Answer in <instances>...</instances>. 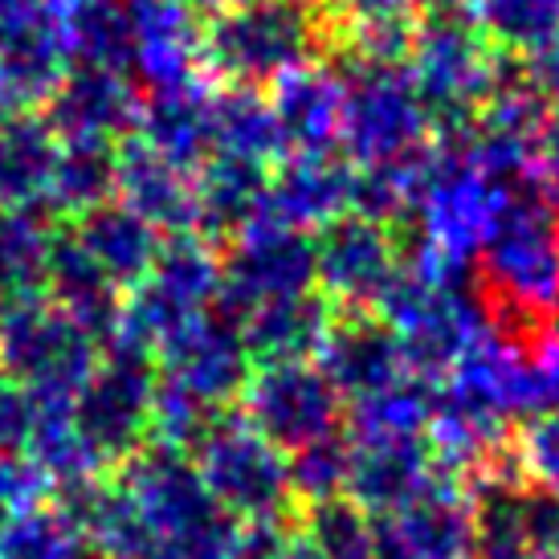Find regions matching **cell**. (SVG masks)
<instances>
[{
    "mask_svg": "<svg viewBox=\"0 0 559 559\" xmlns=\"http://www.w3.org/2000/svg\"><path fill=\"white\" fill-rule=\"evenodd\" d=\"M326 29L331 21L319 0H229L204 21V74L221 86L265 91L319 58Z\"/></svg>",
    "mask_w": 559,
    "mask_h": 559,
    "instance_id": "5",
    "label": "cell"
},
{
    "mask_svg": "<svg viewBox=\"0 0 559 559\" xmlns=\"http://www.w3.org/2000/svg\"><path fill=\"white\" fill-rule=\"evenodd\" d=\"M33 425H37V408L25 396V389L9 376H0V453L25 450Z\"/></svg>",
    "mask_w": 559,
    "mask_h": 559,
    "instance_id": "42",
    "label": "cell"
},
{
    "mask_svg": "<svg viewBox=\"0 0 559 559\" xmlns=\"http://www.w3.org/2000/svg\"><path fill=\"white\" fill-rule=\"evenodd\" d=\"M131 16V79L143 94L180 91L204 74L201 13L188 0H127Z\"/></svg>",
    "mask_w": 559,
    "mask_h": 559,
    "instance_id": "19",
    "label": "cell"
},
{
    "mask_svg": "<svg viewBox=\"0 0 559 559\" xmlns=\"http://www.w3.org/2000/svg\"><path fill=\"white\" fill-rule=\"evenodd\" d=\"M437 474L425 433H347V498L384 514L413 498Z\"/></svg>",
    "mask_w": 559,
    "mask_h": 559,
    "instance_id": "24",
    "label": "cell"
},
{
    "mask_svg": "<svg viewBox=\"0 0 559 559\" xmlns=\"http://www.w3.org/2000/svg\"><path fill=\"white\" fill-rule=\"evenodd\" d=\"M270 168L234 156H209L197 168V234L209 241H234L262 217Z\"/></svg>",
    "mask_w": 559,
    "mask_h": 559,
    "instance_id": "28",
    "label": "cell"
},
{
    "mask_svg": "<svg viewBox=\"0 0 559 559\" xmlns=\"http://www.w3.org/2000/svg\"><path fill=\"white\" fill-rule=\"evenodd\" d=\"M74 4H82V0H46V9H49L53 16H66L70 9H74Z\"/></svg>",
    "mask_w": 559,
    "mask_h": 559,
    "instance_id": "47",
    "label": "cell"
},
{
    "mask_svg": "<svg viewBox=\"0 0 559 559\" xmlns=\"http://www.w3.org/2000/svg\"><path fill=\"white\" fill-rule=\"evenodd\" d=\"M404 262V241L392 225L364 213H343L314 234V286L340 311L376 307Z\"/></svg>",
    "mask_w": 559,
    "mask_h": 559,
    "instance_id": "16",
    "label": "cell"
},
{
    "mask_svg": "<svg viewBox=\"0 0 559 559\" xmlns=\"http://www.w3.org/2000/svg\"><path fill=\"white\" fill-rule=\"evenodd\" d=\"M115 201L164 237L197 234V171L159 156L135 131L115 143Z\"/></svg>",
    "mask_w": 559,
    "mask_h": 559,
    "instance_id": "22",
    "label": "cell"
},
{
    "mask_svg": "<svg viewBox=\"0 0 559 559\" xmlns=\"http://www.w3.org/2000/svg\"><path fill=\"white\" fill-rule=\"evenodd\" d=\"M523 74H527V82L539 91L547 107L559 110V33L547 37L544 46L531 49L527 58H523Z\"/></svg>",
    "mask_w": 559,
    "mask_h": 559,
    "instance_id": "43",
    "label": "cell"
},
{
    "mask_svg": "<svg viewBox=\"0 0 559 559\" xmlns=\"http://www.w3.org/2000/svg\"><path fill=\"white\" fill-rule=\"evenodd\" d=\"M278 559H314V556L302 544H298V535H286V544H282V556Z\"/></svg>",
    "mask_w": 559,
    "mask_h": 559,
    "instance_id": "46",
    "label": "cell"
},
{
    "mask_svg": "<svg viewBox=\"0 0 559 559\" xmlns=\"http://www.w3.org/2000/svg\"><path fill=\"white\" fill-rule=\"evenodd\" d=\"M188 457L209 495L221 502V511L241 523H282L295 507L290 453L258 433L234 408L209 420Z\"/></svg>",
    "mask_w": 559,
    "mask_h": 559,
    "instance_id": "9",
    "label": "cell"
},
{
    "mask_svg": "<svg viewBox=\"0 0 559 559\" xmlns=\"http://www.w3.org/2000/svg\"><path fill=\"white\" fill-rule=\"evenodd\" d=\"M481 37L507 53L527 58L547 37L559 33V0H462Z\"/></svg>",
    "mask_w": 559,
    "mask_h": 559,
    "instance_id": "36",
    "label": "cell"
},
{
    "mask_svg": "<svg viewBox=\"0 0 559 559\" xmlns=\"http://www.w3.org/2000/svg\"><path fill=\"white\" fill-rule=\"evenodd\" d=\"M347 25L356 21H401V16H413V4L417 0H340Z\"/></svg>",
    "mask_w": 559,
    "mask_h": 559,
    "instance_id": "45",
    "label": "cell"
},
{
    "mask_svg": "<svg viewBox=\"0 0 559 559\" xmlns=\"http://www.w3.org/2000/svg\"><path fill=\"white\" fill-rule=\"evenodd\" d=\"M343 127L340 152L356 168L420 156L437 140L433 119L420 103L404 62L343 58Z\"/></svg>",
    "mask_w": 559,
    "mask_h": 559,
    "instance_id": "10",
    "label": "cell"
},
{
    "mask_svg": "<svg viewBox=\"0 0 559 559\" xmlns=\"http://www.w3.org/2000/svg\"><path fill=\"white\" fill-rule=\"evenodd\" d=\"M221 302V253L217 241L204 234H171L159 241L152 270L135 290L123 295L119 323L107 343L143 347L156 356V347L188 319L213 311ZM103 343V347H107Z\"/></svg>",
    "mask_w": 559,
    "mask_h": 559,
    "instance_id": "11",
    "label": "cell"
},
{
    "mask_svg": "<svg viewBox=\"0 0 559 559\" xmlns=\"http://www.w3.org/2000/svg\"><path fill=\"white\" fill-rule=\"evenodd\" d=\"M66 237L70 246L79 249L82 258L103 274V278L127 295L143 282V274L152 270L159 253V241L164 234L152 229L143 217H135L131 209H123L119 201H107L82 213L79 221H66Z\"/></svg>",
    "mask_w": 559,
    "mask_h": 559,
    "instance_id": "26",
    "label": "cell"
},
{
    "mask_svg": "<svg viewBox=\"0 0 559 559\" xmlns=\"http://www.w3.org/2000/svg\"><path fill=\"white\" fill-rule=\"evenodd\" d=\"M314 364L323 368L331 389L343 404H356L372 392L389 389L413 372L404 347L384 319L376 311H340L326 331L323 347L314 352Z\"/></svg>",
    "mask_w": 559,
    "mask_h": 559,
    "instance_id": "21",
    "label": "cell"
},
{
    "mask_svg": "<svg viewBox=\"0 0 559 559\" xmlns=\"http://www.w3.org/2000/svg\"><path fill=\"white\" fill-rule=\"evenodd\" d=\"M143 86L127 70L103 66H70L62 86L46 103V123L58 140L115 143L140 127Z\"/></svg>",
    "mask_w": 559,
    "mask_h": 559,
    "instance_id": "20",
    "label": "cell"
},
{
    "mask_svg": "<svg viewBox=\"0 0 559 559\" xmlns=\"http://www.w3.org/2000/svg\"><path fill=\"white\" fill-rule=\"evenodd\" d=\"M107 201H115V147L58 140V159L46 188V217L79 221Z\"/></svg>",
    "mask_w": 559,
    "mask_h": 559,
    "instance_id": "33",
    "label": "cell"
},
{
    "mask_svg": "<svg viewBox=\"0 0 559 559\" xmlns=\"http://www.w3.org/2000/svg\"><path fill=\"white\" fill-rule=\"evenodd\" d=\"M58 229L37 209H0V295L46 290Z\"/></svg>",
    "mask_w": 559,
    "mask_h": 559,
    "instance_id": "34",
    "label": "cell"
},
{
    "mask_svg": "<svg viewBox=\"0 0 559 559\" xmlns=\"http://www.w3.org/2000/svg\"><path fill=\"white\" fill-rule=\"evenodd\" d=\"M156 356L127 343H107L98 368L74 401V425L110 469L140 453L152 437Z\"/></svg>",
    "mask_w": 559,
    "mask_h": 559,
    "instance_id": "12",
    "label": "cell"
},
{
    "mask_svg": "<svg viewBox=\"0 0 559 559\" xmlns=\"http://www.w3.org/2000/svg\"><path fill=\"white\" fill-rule=\"evenodd\" d=\"M70 66L62 21L49 13L46 0H29L25 9L0 16V119L46 110Z\"/></svg>",
    "mask_w": 559,
    "mask_h": 559,
    "instance_id": "18",
    "label": "cell"
},
{
    "mask_svg": "<svg viewBox=\"0 0 559 559\" xmlns=\"http://www.w3.org/2000/svg\"><path fill=\"white\" fill-rule=\"evenodd\" d=\"M376 559H474V502L462 474L437 466L413 498L372 514Z\"/></svg>",
    "mask_w": 559,
    "mask_h": 559,
    "instance_id": "15",
    "label": "cell"
},
{
    "mask_svg": "<svg viewBox=\"0 0 559 559\" xmlns=\"http://www.w3.org/2000/svg\"><path fill=\"white\" fill-rule=\"evenodd\" d=\"M335 314H340V307L323 290H307V295L274 298V302L253 307L237 319V326H241V340H246L253 364H262V359H314Z\"/></svg>",
    "mask_w": 559,
    "mask_h": 559,
    "instance_id": "27",
    "label": "cell"
},
{
    "mask_svg": "<svg viewBox=\"0 0 559 559\" xmlns=\"http://www.w3.org/2000/svg\"><path fill=\"white\" fill-rule=\"evenodd\" d=\"M531 180L551 192L559 201V110H547L544 131L535 140V168H531Z\"/></svg>",
    "mask_w": 559,
    "mask_h": 559,
    "instance_id": "44",
    "label": "cell"
},
{
    "mask_svg": "<svg viewBox=\"0 0 559 559\" xmlns=\"http://www.w3.org/2000/svg\"><path fill=\"white\" fill-rule=\"evenodd\" d=\"M0 559H91L70 507H37L0 519Z\"/></svg>",
    "mask_w": 559,
    "mask_h": 559,
    "instance_id": "38",
    "label": "cell"
},
{
    "mask_svg": "<svg viewBox=\"0 0 559 559\" xmlns=\"http://www.w3.org/2000/svg\"><path fill=\"white\" fill-rule=\"evenodd\" d=\"M98 356L103 347L46 290L4 298L0 376L16 380L37 413H74V401L98 368Z\"/></svg>",
    "mask_w": 559,
    "mask_h": 559,
    "instance_id": "7",
    "label": "cell"
},
{
    "mask_svg": "<svg viewBox=\"0 0 559 559\" xmlns=\"http://www.w3.org/2000/svg\"><path fill=\"white\" fill-rule=\"evenodd\" d=\"M58 21H62V37L74 66H103V70H127L131 66L127 0H82Z\"/></svg>",
    "mask_w": 559,
    "mask_h": 559,
    "instance_id": "35",
    "label": "cell"
},
{
    "mask_svg": "<svg viewBox=\"0 0 559 559\" xmlns=\"http://www.w3.org/2000/svg\"><path fill=\"white\" fill-rule=\"evenodd\" d=\"M188 4H197V9H209V13H213V9H221V4H229V0H188Z\"/></svg>",
    "mask_w": 559,
    "mask_h": 559,
    "instance_id": "49",
    "label": "cell"
},
{
    "mask_svg": "<svg viewBox=\"0 0 559 559\" xmlns=\"http://www.w3.org/2000/svg\"><path fill=\"white\" fill-rule=\"evenodd\" d=\"M49 502H58V486L46 474V466L25 450L0 453V519L37 511Z\"/></svg>",
    "mask_w": 559,
    "mask_h": 559,
    "instance_id": "41",
    "label": "cell"
},
{
    "mask_svg": "<svg viewBox=\"0 0 559 559\" xmlns=\"http://www.w3.org/2000/svg\"><path fill=\"white\" fill-rule=\"evenodd\" d=\"M241 417L286 453L343 429L347 404L314 359H262L241 384Z\"/></svg>",
    "mask_w": 559,
    "mask_h": 559,
    "instance_id": "13",
    "label": "cell"
},
{
    "mask_svg": "<svg viewBox=\"0 0 559 559\" xmlns=\"http://www.w3.org/2000/svg\"><path fill=\"white\" fill-rule=\"evenodd\" d=\"M253 356L241 326L229 314L213 311L188 319L156 347V404L147 445L192 450L209 420L241 396Z\"/></svg>",
    "mask_w": 559,
    "mask_h": 559,
    "instance_id": "3",
    "label": "cell"
},
{
    "mask_svg": "<svg viewBox=\"0 0 559 559\" xmlns=\"http://www.w3.org/2000/svg\"><path fill=\"white\" fill-rule=\"evenodd\" d=\"M507 188L495 185L478 164H469L457 135L433 140L425 152L417 192L404 225L413 229L404 246L453 265H474L478 249L495 229Z\"/></svg>",
    "mask_w": 559,
    "mask_h": 559,
    "instance_id": "8",
    "label": "cell"
},
{
    "mask_svg": "<svg viewBox=\"0 0 559 559\" xmlns=\"http://www.w3.org/2000/svg\"><path fill=\"white\" fill-rule=\"evenodd\" d=\"M352 197H356V164L343 152L282 156L270 168L262 217L282 221L302 234H319L335 217L352 213Z\"/></svg>",
    "mask_w": 559,
    "mask_h": 559,
    "instance_id": "23",
    "label": "cell"
},
{
    "mask_svg": "<svg viewBox=\"0 0 559 559\" xmlns=\"http://www.w3.org/2000/svg\"><path fill=\"white\" fill-rule=\"evenodd\" d=\"M547 110L551 107L527 82L523 66H514L511 58L507 70L498 74L495 91L486 94V103L474 115V123L457 135V143L469 164H478L495 185L511 188L519 180H531L535 140L544 131Z\"/></svg>",
    "mask_w": 559,
    "mask_h": 559,
    "instance_id": "17",
    "label": "cell"
},
{
    "mask_svg": "<svg viewBox=\"0 0 559 559\" xmlns=\"http://www.w3.org/2000/svg\"><path fill=\"white\" fill-rule=\"evenodd\" d=\"M314 286V234L290 229L282 221L258 217L229 241L221 258V311L241 319L274 298L307 295Z\"/></svg>",
    "mask_w": 559,
    "mask_h": 559,
    "instance_id": "14",
    "label": "cell"
},
{
    "mask_svg": "<svg viewBox=\"0 0 559 559\" xmlns=\"http://www.w3.org/2000/svg\"><path fill=\"white\" fill-rule=\"evenodd\" d=\"M58 159V135L41 110L0 119V209L46 213L49 171Z\"/></svg>",
    "mask_w": 559,
    "mask_h": 559,
    "instance_id": "31",
    "label": "cell"
},
{
    "mask_svg": "<svg viewBox=\"0 0 559 559\" xmlns=\"http://www.w3.org/2000/svg\"><path fill=\"white\" fill-rule=\"evenodd\" d=\"M535 559H559V556H535Z\"/></svg>",
    "mask_w": 559,
    "mask_h": 559,
    "instance_id": "51",
    "label": "cell"
},
{
    "mask_svg": "<svg viewBox=\"0 0 559 559\" xmlns=\"http://www.w3.org/2000/svg\"><path fill=\"white\" fill-rule=\"evenodd\" d=\"M507 53H498L462 0L429 4V13L413 21V41L404 70L417 86L420 103L433 119L437 140L462 135L486 94L495 91L498 74L507 70Z\"/></svg>",
    "mask_w": 559,
    "mask_h": 559,
    "instance_id": "6",
    "label": "cell"
},
{
    "mask_svg": "<svg viewBox=\"0 0 559 559\" xmlns=\"http://www.w3.org/2000/svg\"><path fill=\"white\" fill-rule=\"evenodd\" d=\"M511 462L527 481L559 495V404L519 425Z\"/></svg>",
    "mask_w": 559,
    "mask_h": 559,
    "instance_id": "40",
    "label": "cell"
},
{
    "mask_svg": "<svg viewBox=\"0 0 559 559\" xmlns=\"http://www.w3.org/2000/svg\"><path fill=\"white\" fill-rule=\"evenodd\" d=\"M474 278L495 326L511 340H539L559 319V201L539 180L507 188Z\"/></svg>",
    "mask_w": 559,
    "mask_h": 559,
    "instance_id": "1",
    "label": "cell"
},
{
    "mask_svg": "<svg viewBox=\"0 0 559 559\" xmlns=\"http://www.w3.org/2000/svg\"><path fill=\"white\" fill-rule=\"evenodd\" d=\"M474 502V559H535L527 539V478L514 462L481 469Z\"/></svg>",
    "mask_w": 559,
    "mask_h": 559,
    "instance_id": "30",
    "label": "cell"
},
{
    "mask_svg": "<svg viewBox=\"0 0 559 559\" xmlns=\"http://www.w3.org/2000/svg\"><path fill=\"white\" fill-rule=\"evenodd\" d=\"M290 486L298 502L347 495V433L340 429L290 453Z\"/></svg>",
    "mask_w": 559,
    "mask_h": 559,
    "instance_id": "39",
    "label": "cell"
},
{
    "mask_svg": "<svg viewBox=\"0 0 559 559\" xmlns=\"http://www.w3.org/2000/svg\"><path fill=\"white\" fill-rule=\"evenodd\" d=\"M425 4H445V0H425Z\"/></svg>",
    "mask_w": 559,
    "mask_h": 559,
    "instance_id": "50",
    "label": "cell"
},
{
    "mask_svg": "<svg viewBox=\"0 0 559 559\" xmlns=\"http://www.w3.org/2000/svg\"><path fill=\"white\" fill-rule=\"evenodd\" d=\"M115 481L140 527V559H221L237 519L209 495L192 457L168 445H143L115 466Z\"/></svg>",
    "mask_w": 559,
    "mask_h": 559,
    "instance_id": "4",
    "label": "cell"
},
{
    "mask_svg": "<svg viewBox=\"0 0 559 559\" xmlns=\"http://www.w3.org/2000/svg\"><path fill=\"white\" fill-rule=\"evenodd\" d=\"M209 131H213V156L249 159L262 168H274L286 156L270 98L253 86H221V91L213 86Z\"/></svg>",
    "mask_w": 559,
    "mask_h": 559,
    "instance_id": "32",
    "label": "cell"
},
{
    "mask_svg": "<svg viewBox=\"0 0 559 559\" xmlns=\"http://www.w3.org/2000/svg\"><path fill=\"white\" fill-rule=\"evenodd\" d=\"M295 535L314 559H376L372 514L347 495L307 502Z\"/></svg>",
    "mask_w": 559,
    "mask_h": 559,
    "instance_id": "37",
    "label": "cell"
},
{
    "mask_svg": "<svg viewBox=\"0 0 559 559\" xmlns=\"http://www.w3.org/2000/svg\"><path fill=\"white\" fill-rule=\"evenodd\" d=\"M319 4H331V0H319Z\"/></svg>",
    "mask_w": 559,
    "mask_h": 559,
    "instance_id": "52",
    "label": "cell"
},
{
    "mask_svg": "<svg viewBox=\"0 0 559 559\" xmlns=\"http://www.w3.org/2000/svg\"><path fill=\"white\" fill-rule=\"evenodd\" d=\"M209 110H213V79H201L192 86H180V91L143 94L135 135H143L171 164L197 171L213 156Z\"/></svg>",
    "mask_w": 559,
    "mask_h": 559,
    "instance_id": "29",
    "label": "cell"
},
{
    "mask_svg": "<svg viewBox=\"0 0 559 559\" xmlns=\"http://www.w3.org/2000/svg\"><path fill=\"white\" fill-rule=\"evenodd\" d=\"M372 311L396 331L408 368L425 380H441L495 331V314L474 278V265L441 262L408 246L396 278L376 298Z\"/></svg>",
    "mask_w": 559,
    "mask_h": 559,
    "instance_id": "2",
    "label": "cell"
},
{
    "mask_svg": "<svg viewBox=\"0 0 559 559\" xmlns=\"http://www.w3.org/2000/svg\"><path fill=\"white\" fill-rule=\"evenodd\" d=\"M29 0H0V16H9V13H16V9H25Z\"/></svg>",
    "mask_w": 559,
    "mask_h": 559,
    "instance_id": "48",
    "label": "cell"
},
{
    "mask_svg": "<svg viewBox=\"0 0 559 559\" xmlns=\"http://www.w3.org/2000/svg\"><path fill=\"white\" fill-rule=\"evenodd\" d=\"M270 110L278 119L282 152H340L343 127V70L331 62H302L270 86Z\"/></svg>",
    "mask_w": 559,
    "mask_h": 559,
    "instance_id": "25",
    "label": "cell"
}]
</instances>
